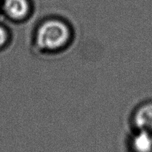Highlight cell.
I'll use <instances>...</instances> for the list:
<instances>
[{"mask_svg":"<svg viewBox=\"0 0 152 152\" xmlns=\"http://www.w3.org/2000/svg\"><path fill=\"white\" fill-rule=\"evenodd\" d=\"M70 31L66 24L59 20H49L43 23L37 31V41L39 47L56 50L67 43Z\"/></svg>","mask_w":152,"mask_h":152,"instance_id":"cell-1","label":"cell"},{"mask_svg":"<svg viewBox=\"0 0 152 152\" xmlns=\"http://www.w3.org/2000/svg\"><path fill=\"white\" fill-rule=\"evenodd\" d=\"M4 10L11 19H22L28 14L29 5L27 0H5Z\"/></svg>","mask_w":152,"mask_h":152,"instance_id":"cell-2","label":"cell"},{"mask_svg":"<svg viewBox=\"0 0 152 152\" xmlns=\"http://www.w3.org/2000/svg\"><path fill=\"white\" fill-rule=\"evenodd\" d=\"M134 123L140 130L152 131V103L145 104L137 110L134 117Z\"/></svg>","mask_w":152,"mask_h":152,"instance_id":"cell-3","label":"cell"},{"mask_svg":"<svg viewBox=\"0 0 152 152\" xmlns=\"http://www.w3.org/2000/svg\"><path fill=\"white\" fill-rule=\"evenodd\" d=\"M134 152H152V135L150 132L140 130L132 141Z\"/></svg>","mask_w":152,"mask_h":152,"instance_id":"cell-4","label":"cell"},{"mask_svg":"<svg viewBox=\"0 0 152 152\" xmlns=\"http://www.w3.org/2000/svg\"><path fill=\"white\" fill-rule=\"evenodd\" d=\"M7 39V34L6 30L0 25V48L2 47Z\"/></svg>","mask_w":152,"mask_h":152,"instance_id":"cell-5","label":"cell"}]
</instances>
